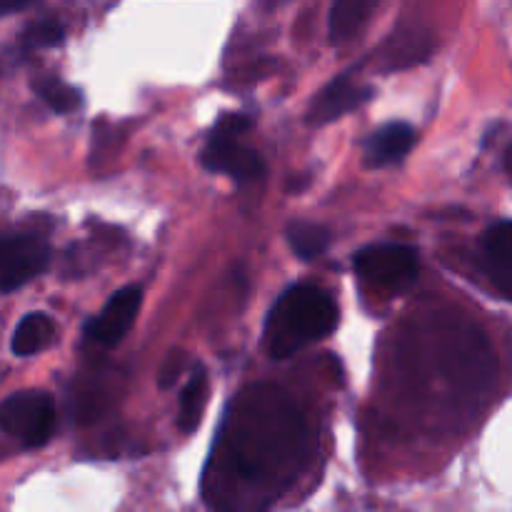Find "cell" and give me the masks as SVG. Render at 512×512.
<instances>
[{
    "label": "cell",
    "instance_id": "7a4b0ae2",
    "mask_svg": "<svg viewBox=\"0 0 512 512\" xmlns=\"http://www.w3.org/2000/svg\"><path fill=\"white\" fill-rule=\"evenodd\" d=\"M338 305L315 285H293L273 305L265 323V348L270 358H290L298 350L328 338L338 325Z\"/></svg>",
    "mask_w": 512,
    "mask_h": 512
},
{
    "label": "cell",
    "instance_id": "d6986e66",
    "mask_svg": "<svg viewBox=\"0 0 512 512\" xmlns=\"http://www.w3.org/2000/svg\"><path fill=\"white\" fill-rule=\"evenodd\" d=\"M185 363H188V358H185L183 350H173V353L165 358V363L160 365V385H163V388H173L175 380L183 373Z\"/></svg>",
    "mask_w": 512,
    "mask_h": 512
},
{
    "label": "cell",
    "instance_id": "3957f363",
    "mask_svg": "<svg viewBox=\"0 0 512 512\" xmlns=\"http://www.w3.org/2000/svg\"><path fill=\"white\" fill-rule=\"evenodd\" d=\"M55 400L43 390H23L5 398L0 408V423L23 448H40L55 430Z\"/></svg>",
    "mask_w": 512,
    "mask_h": 512
},
{
    "label": "cell",
    "instance_id": "e0dca14e",
    "mask_svg": "<svg viewBox=\"0 0 512 512\" xmlns=\"http://www.w3.org/2000/svg\"><path fill=\"white\" fill-rule=\"evenodd\" d=\"M63 40V25L55 20H38L25 28V43L33 48H53Z\"/></svg>",
    "mask_w": 512,
    "mask_h": 512
},
{
    "label": "cell",
    "instance_id": "ac0fdd59",
    "mask_svg": "<svg viewBox=\"0 0 512 512\" xmlns=\"http://www.w3.org/2000/svg\"><path fill=\"white\" fill-rule=\"evenodd\" d=\"M253 120L243 113H228L215 123V128L210 130L213 138H240L243 133H248Z\"/></svg>",
    "mask_w": 512,
    "mask_h": 512
},
{
    "label": "cell",
    "instance_id": "30bf717a",
    "mask_svg": "<svg viewBox=\"0 0 512 512\" xmlns=\"http://www.w3.org/2000/svg\"><path fill=\"white\" fill-rule=\"evenodd\" d=\"M415 130L408 123L383 125L365 143V165L368 168H390L398 165L413 150Z\"/></svg>",
    "mask_w": 512,
    "mask_h": 512
},
{
    "label": "cell",
    "instance_id": "8992f818",
    "mask_svg": "<svg viewBox=\"0 0 512 512\" xmlns=\"http://www.w3.org/2000/svg\"><path fill=\"white\" fill-rule=\"evenodd\" d=\"M140 303H143V293H140L138 285H128V288L118 290V293L105 303V308L85 325L88 340L103 345V348L118 345L120 340L128 335V330L133 328Z\"/></svg>",
    "mask_w": 512,
    "mask_h": 512
},
{
    "label": "cell",
    "instance_id": "4fadbf2b",
    "mask_svg": "<svg viewBox=\"0 0 512 512\" xmlns=\"http://www.w3.org/2000/svg\"><path fill=\"white\" fill-rule=\"evenodd\" d=\"M208 395H210L208 373H205L203 368L193 370L190 380L185 383L183 393H180L178 425L183 433H193V430L200 425V420H203L205 403H208Z\"/></svg>",
    "mask_w": 512,
    "mask_h": 512
},
{
    "label": "cell",
    "instance_id": "44dd1931",
    "mask_svg": "<svg viewBox=\"0 0 512 512\" xmlns=\"http://www.w3.org/2000/svg\"><path fill=\"white\" fill-rule=\"evenodd\" d=\"M503 165H505V173L510 175V180H512V143H510V148L505 150V160H503Z\"/></svg>",
    "mask_w": 512,
    "mask_h": 512
},
{
    "label": "cell",
    "instance_id": "9a60e30c",
    "mask_svg": "<svg viewBox=\"0 0 512 512\" xmlns=\"http://www.w3.org/2000/svg\"><path fill=\"white\" fill-rule=\"evenodd\" d=\"M288 243L293 253L303 260H315L328 250L330 233L318 223H293L288 228Z\"/></svg>",
    "mask_w": 512,
    "mask_h": 512
},
{
    "label": "cell",
    "instance_id": "5b68a950",
    "mask_svg": "<svg viewBox=\"0 0 512 512\" xmlns=\"http://www.w3.org/2000/svg\"><path fill=\"white\" fill-rule=\"evenodd\" d=\"M50 263V245L40 235H8L0 243V288L13 293L20 285L43 273Z\"/></svg>",
    "mask_w": 512,
    "mask_h": 512
},
{
    "label": "cell",
    "instance_id": "52a82bcc",
    "mask_svg": "<svg viewBox=\"0 0 512 512\" xmlns=\"http://www.w3.org/2000/svg\"><path fill=\"white\" fill-rule=\"evenodd\" d=\"M203 165L215 173H225L238 183H253L263 175V160L258 153L238 143V138H213L203 150Z\"/></svg>",
    "mask_w": 512,
    "mask_h": 512
},
{
    "label": "cell",
    "instance_id": "5bb4252c",
    "mask_svg": "<svg viewBox=\"0 0 512 512\" xmlns=\"http://www.w3.org/2000/svg\"><path fill=\"white\" fill-rule=\"evenodd\" d=\"M430 53V40L428 35L413 30V33H398L390 45L385 48V60H388V68H408V65L420 63L425 55Z\"/></svg>",
    "mask_w": 512,
    "mask_h": 512
},
{
    "label": "cell",
    "instance_id": "ffe728a7",
    "mask_svg": "<svg viewBox=\"0 0 512 512\" xmlns=\"http://www.w3.org/2000/svg\"><path fill=\"white\" fill-rule=\"evenodd\" d=\"M30 3H33V0H3V13H5V15L18 13V10L28 8Z\"/></svg>",
    "mask_w": 512,
    "mask_h": 512
},
{
    "label": "cell",
    "instance_id": "7c38bea8",
    "mask_svg": "<svg viewBox=\"0 0 512 512\" xmlns=\"http://www.w3.org/2000/svg\"><path fill=\"white\" fill-rule=\"evenodd\" d=\"M55 340V323L50 315L45 313H28L15 328L10 348L18 358H28V355L40 353L48 348Z\"/></svg>",
    "mask_w": 512,
    "mask_h": 512
},
{
    "label": "cell",
    "instance_id": "ba28073f",
    "mask_svg": "<svg viewBox=\"0 0 512 512\" xmlns=\"http://www.w3.org/2000/svg\"><path fill=\"white\" fill-rule=\"evenodd\" d=\"M370 98V88L353 83L348 75H340L333 83L325 85L318 93V98L313 100L308 110V120L313 125H325L338 120L340 115L350 113V110L360 108L365 100Z\"/></svg>",
    "mask_w": 512,
    "mask_h": 512
},
{
    "label": "cell",
    "instance_id": "8fae6325",
    "mask_svg": "<svg viewBox=\"0 0 512 512\" xmlns=\"http://www.w3.org/2000/svg\"><path fill=\"white\" fill-rule=\"evenodd\" d=\"M380 0H333L330 8V43H348L370 20Z\"/></svg>",
    "mask_w": 512,
    "mask_h": 512
},
{
    "label": "cell",
    "instance_id": "2e32d148",
    "mask_svg": "<svg viewBox=\"0 0 512 512\" xmlns=\"http://www.w3.org/2000/svg\"><path fill=\"white\" fill-rule=\"evenodd\" d=\"M35 90L45 100V105L50 110H55V113H73L80 105V100H83L78 88H73V85L63 83L58 78H43L40 83H35Z\"/></svg>",
    "mask_w": 512,
    "mask_h": 512
},
{
    "label": "cell",
    "instance_id": "277c9868",
    "mask_svg": "<svg viewBox=\"0 0 512 512\" xmlns=\"http://www.w3.org/2000/svg\"><path fill=\"white\" fill-rule=\"evenodd\" d=\"M355 270L360 278L370 280L373 285L403 293V290L413 288L418 280V255L408 245H370L355 255Z\"/></svg>",
    "mask_w": 512,
    "mask_h": 512
},
{
    "label": "cell",
    "instance_id": "9c48e42d",
    "mask_svg": "<svg viewBox=\"0 0 512 512\" xmlns=\"http://www.w3.org/2000/svg\"><path fill=\"white\" fill-rule=\"evenodd\" d=\"M483 263L500 295L512 300V220L495 223L485 233Z\"/></svg>",
    "mask_w": 512,
    "mask_h": 512
},
{
    "label": "cell",
    "instance_id": "6da1fadb",
    "mask_svg": "<svg viewBox=\"0 0 512 512\" xmlns=\"http://www.w3.org/2000/svg\"><path fill=\"white\" fill-rule=\"evenodd\" d=\"M305 423L293 400L273 385L245 390L223 428V465L245 488L278 495L295 478Z\"/></svg>",
    "mask_w": 512,
    "mask_h": 512
}]
</instances>
